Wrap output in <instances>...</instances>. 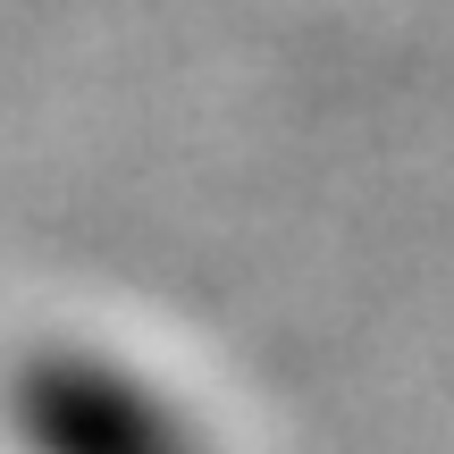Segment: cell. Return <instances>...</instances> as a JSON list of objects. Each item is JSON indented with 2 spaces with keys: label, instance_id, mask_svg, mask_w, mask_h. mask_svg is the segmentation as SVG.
<instances>
[{
  "label": "cell",
  "instance_id": "6da1fadb",
  "mask_svg": "<svg viewBox=\"0 0 454 454\" xmlns=\"http://www.w3.org/2000/svg\"><path fill=\"white\" fill-rule=\"evenodd\" d=\"M9 421L26 454H194L177 404L152 379L118 371L101 354H76V345H51L17 371Z\"/></svg>",
  "mask_w": 454,
  "mask_h": 454
}]
</instances>
